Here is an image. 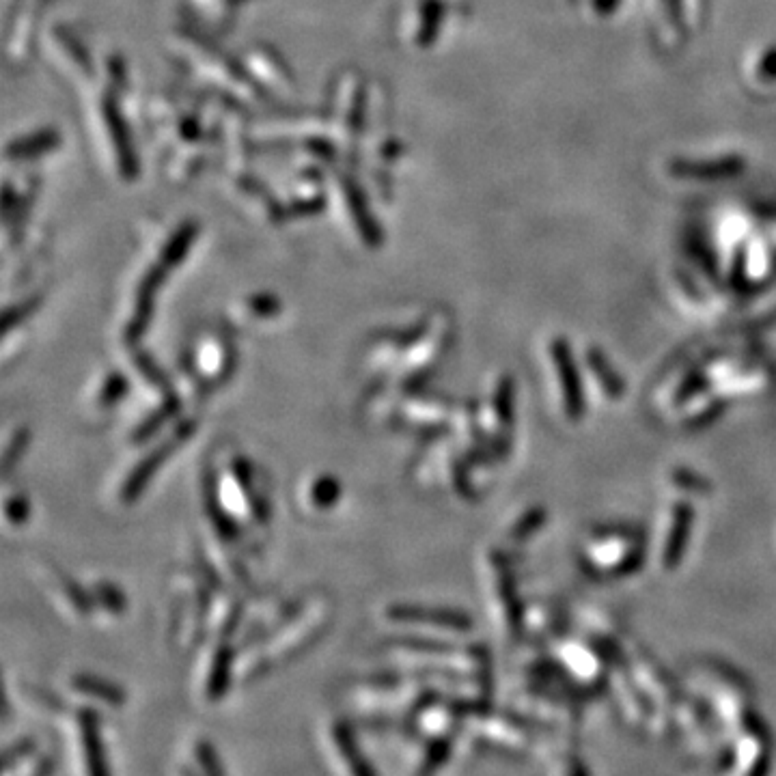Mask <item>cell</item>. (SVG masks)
Returning a JSON list of instances; mask_svg holds the SVG:
<instances>
[{"mask_svg":"<svg viewBox=\"0 0 776 776\" xmlns=\"http://www.w3.org/2000/svg\"><path fill=\"white\" fill-rule=\"evenodd\" d=\"M72 688L78 697L89 699L91 703L108 705V708H119V705H123V701H126V695H123L121 688H117L110 682H104L100 677L78 675L72 679Z\"/></svg>","mask_w":776,"mask_h":776,"instance_id":"4","label":"cell"},{"mask_svg":"<svg viewBox=\"0 0 776 776\" xmlns=\"http://www.w3.org/2000/svg\"><path fill=\"white\" fill-rule=\"evenodd\" d=\"M54 761L33 740H18L5 751L3 776H52Z\"/></svg>","mask_w":776,"mask_h":776,"instance_id":"3","label":"cell"},{"mask_svg":"<svg viewBox=\"0 0 776 776\" xmlns=\"http://www.w3.org/2000/svg\"><path fill=\"white\" fill-rule=\"evenodd\" d=\"M231 651L229 647L216 649L210 669H207L203 682V697L205 701H218L227 695L229 677H231Z\"/></svg>","mask_w":776,"mask_h":776,"instance_id":"5","label":"cell"},{"mask_svg":"<svg viewBox=\"0 0 776 776\" xmlns=\"http://www.w3.org/2000/svg\"><path fill=\"white\" fill-rule=\"evenodd\" d=\"M186 766L194 776H227L223 764H220L216 748L212 746L210 740H203V738L194 740L190 744Z\"/></svg>","mask_w":776,"mask_h":776,"instance_id":"6","label":"cell"},{"mask_svg":"<svg viewBox=\"0 0 776 776\" xmlns=\"http://www.w3.org/2000/svg\"><path fill=\"white\" fill-rule=\"evenodd\" d=\"M65 746L72 776H110L95 710L80 708L72 714L65 725Z\"/></svg>","mask_w":776,"mask_h":776,"instance_id":"1","label":"cell"},{"mask_svg":"<svg viewBox=\"0 0 776 776\" xmlns=\"http://www.w3.org/2000/svg\"><path fill=\"white\" fill-rule=\"evenodd\" d=\"M322 746L330 770L337 776H378L363 748L358 746L352 725L345 720H330L324 729Z\"/></svg>","mask_w":776,"mask_h":776,"instance_id":"2","label":"cell"}]
</instances>
